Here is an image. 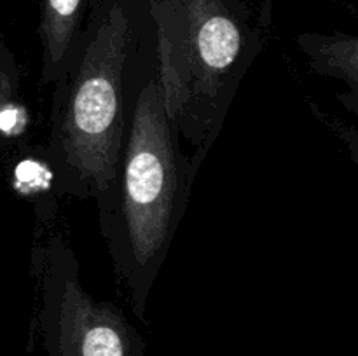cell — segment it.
<instances>
[{
    "label": "cell",
    "mask_w": 358,
    "mask_h": 356,
    "mask_svg": "<svg viewBox=\"0 0 358 356\" xmlns=\"http://www.w3.org/2000/svg\"><path fill=\"white\" fill-rule=\"evenodd\" d=\"M27 126V110L20 103V66L0 37V145L16 138Z\"/></svg>",
    "instance_id": "7"
},
{
    "label": "cell",
    "mask_w": 358,
    "mask_h": 356,
    "mask_svg": "<svg viewBox=\"0 0 358 356\" xmlns=\"http://www.w3.org/2000/svg\"><path fill=\"white\" fill-rule=\"evenodd\" d=\"M180 140L168 112L156 35L145 9L129 63L121 154L110 185L96 199L101 237L138 318L145 314L199 170Z\"/></svg>",
    "instance_id": "1"
},
{
    "label": "cell",
    "mask_w": 358,
    "mask_h": 356,
    "mask_svg": "<svg viewBox=\"0 0 358 356\" xmlns=\"http://www.w3.org/2000/svg\"><path fill=\"white\" fill-rule=\"evenodd\" d=\"M41 323L49 356H143L138 332L114 302L98 300L80 279L72 244L51 232L34 250Z\"/></svg>",
    "instance_id": "4"
},
{
    "label": "cell",
    "mask_w": 358,
    "mask_h": 356,
    "mask_svg": "<svg viewBox=\"0 0 358 356\" xmlns=\"http://www.w3.org/2000/svg\"><path fill=\"white\" fill-rule=\"evenodd\" d=\"M156 35L168 112L201 166L264 47L250 0H142Z\"/></svg>",
    "instance_id": "3"
},
{
    "label": "cell",
    "mask_w": 358,
    "mask_h": 356,
    "mask_svg": "<svg viewBox=\"0 0 358 356\" xmlns=\"http://www.w3.org/2000/svg\"><path fill=\"white\" fill-rule=\"evenodd\" d=\"M355 13L358 14V6H355Z\"/></svg>",
    "instance_id": "8"
},
{
    "label": "cell",
    "mask_w": 358,
    "mask_h": 356,
    "mask_svg": "<svg viewBox=\"0 0 358 356\" xmlns=\"http://www.w3.org/2000/svg\"><path fill=\"white\" fill-rule=\"evenodd\" d=\"M143 24L142 0H87L49 114L45 156L59 194L96 201L114 178L124 138L129 63Z\"/></svg>",
    "instance_id": "2"
},
{
    "label": "cell",
    "mask_w": 358,
    "mask_h": 356,
    "mask_svg": "<svg viewBox=\"0 0 358 356\" xmlns=\"http://www.w3.org/2000/svg\"><path fill=\"white\" fill-rule=\"evenodd\" d=\"M87 0H42L41 2V80L55 84L77 44Z\"/></svg>",
    "instance_id": "6"
},
{
    "label": "cell",
    "mask_w": 358,
    "mask_h": 356,
    "mask_svg": "<svg viewBox=\"0 0 358 356\" xmlns=\"http://www.w3.org/2000/svg\"><path fill=\"white\" fill-rule=\"evenodd\" d=\"M296 44L308 63V68L325 79L345 84V93L338 94L343 107L355 115L358 122V35L345 31H304L296 37ZM348 145L350 156L358 168V126L339 129Z\"/></svg>",
    "instance_id": "5"
}]
</instances>
